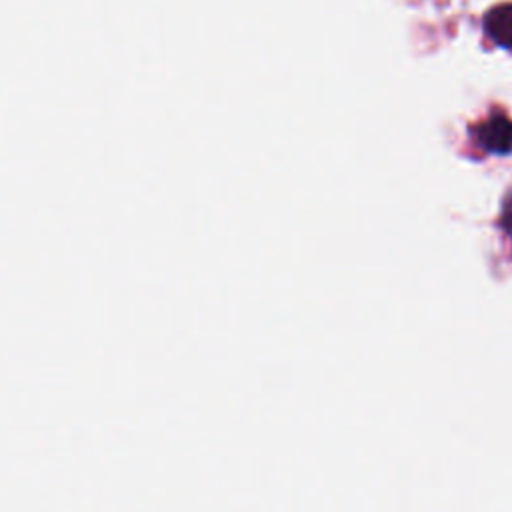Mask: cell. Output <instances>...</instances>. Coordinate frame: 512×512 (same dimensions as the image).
<instances>
[{"label": "cell", "instance_id": "6da1fadb", "mask_svg": "<svg viewBox=\"0 0 512 512\" xmlns=\"http://www.w3.org/2000/svg\"><path fill=\"white\" fill-rule=\"evenodd\" d=\"M478 144L492 154H508L512 150V122L506 116H492L476 130Z\"/></svg>", "mask_w": 512, "mask_h": 512}, {"label": "cell", "instance_id": "7a4b0ae2", "mask_svg": "<svg viewBox=\"0 0 512 512\" xmlns=\"http://www.w3.org/2000/svg\"><path fill=\"white\" fill-rule=\"evenodd\" d=\"M488 34L502 46H512V6H502L486 18Z\"/></svg>", "mask_w": 512, "mask_h": 512}, {"label": "cell", "instance_id": "3957f363", "mask_svg": "<svg viewBox=\"0 0 512 512\" xmlns=\"http://www.w3.org/2000/svg\"><path fill=\"white\" fill-rule=\"evenodd\" d=\"M500 226L508 236H512V192H508L502 200V214H500Z\"/></svg>", "mask_w": 512, "mask_h": 512}]
</instances>
